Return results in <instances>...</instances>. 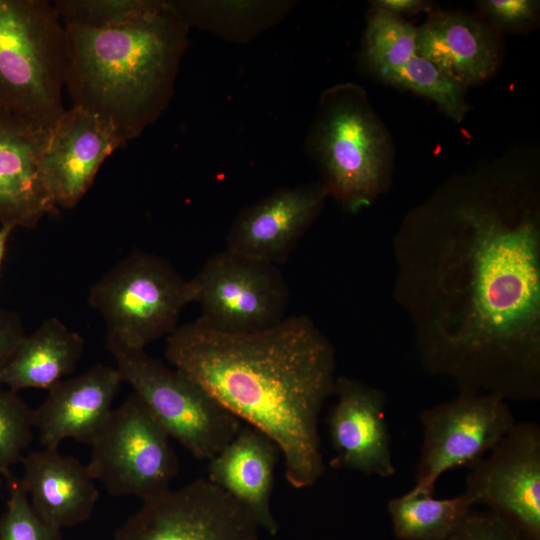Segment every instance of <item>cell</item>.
I'll return each mask as SVG.
<instances>
[{
	"instance_id": "26",
	"label": "cell",
	"mask_w": 540,
	"mask_h": 540,
	"mask_svg": "<svg viewBox=\"0 0 540 540\" xmlns=\"http://www.w3.org/2000/svg\"><path fill=\"white\" fill-rule=\"evenodd\" d=\"M158 0H57L53 1L64 26L105 29L137 20Z\"/></svg>"
},
{
	"instance_id": "18",
	"label": "cell",
	"mask_w": 540,
	"mask_h": 540,
	"mask_svg": "<svg viewBox=\"0 0 540 540\" xmlns=\"http://www.w3.org/2000/svg\"><path fill=\"white\" fill-rule=\"evenodd\" d=\"M19 479L36 514L62 531L87 521L99 498L86 465L63 455L58 448H43L24 455Z\"/></svg>"
},
{
	"instance_id": "5",
	"label": "cell",
	"mask_w": 540,
	"mask_h": 540,
	"mask_svg": "<svg viewBox=\"0 0 540 540\" xmlns=\"http://www.w3.org/2000/svg\"><path fill=\"white\" fill-rule=\"evenodd\" d=\"M70 60L53 2L0 0V106L51 128L65 113Z\"/></svg>"
},
{
	"instance_id": "6",
	"label": "cell",
	"mask_w": 540,
	"mask_h": 540,
	"mask_svg": "<svg viewBox=\"0 0 540 540\" xmlns=\"http://www.w3.org/2000/svg\"><path fill=\"white\" fill-rule=\"evenodd\" d=\"M88 302L103 318L107 340L133 350L172 334L191 303L188 280L163 257L142 250L99 278Z\"/></svg>"
},
{
	"instance_id": "29",
	"label": "cell",
	"mask_w": 540,
	"mask_h": 540,
	"mask_svg": "<svg viewBox=\"0 0 540 540\" xmlns=\"http://www.w3.org/2000/svg\"><path fill=\"white\" fill-rule=\"evenodd\" d=\"M444 540H528L516 527L496 513L470 510Z\"/></svg>"
},
{
	"instance_id": "12",
	"label": "cell",
	"mask_w": 540,
	"mask_h": 540,
	"mask_svg": "<svg viewBox=\"0 0 540 540\" xmlns=\"http://www.w3.org/2000/svg\"><path fill=\"white\" fill-rule=\"evenodd\" d=\"M463 494L540 540V428L516 423L482 459L469 467Z\"/></svg>"
},
{
	"instance_id": "13",
	"label": "cell",
	"mask_w": 540,
	"mask_h": 540,
	"mask_svg": "<svg viewBox=\"0 0 540 540\" xmlns=\"http://www.w3.org/2000/svg\"><path fill=\"white\" fill-rule=\"evenodd\" d=\"M328 194L320 181L281 187L243 208L225 249L279 266L321 213Z\"/></svg>"
},
{
	"instance_id": "30",
	"label": "cell",
	"mask_w": 540,
	"mask_h": 540,
	"mask_svg": "<svg viewBox=\"0 0 540 540\" xmlns=\"http://www.w3.org/2000/svg\"><path fill=\"white\" fill-rule=\"evenodd\" d=\"M478 6L497 27L510 31L529 26L539 13L535 0H485Z\"/></svg>"
},
{
	"instance_id": "27",
	"label": "cell",
	"mask_w": 540,
	"mask_h": 540,
	"mask_svg": "<svg viewBox=\"0 0 540 540\" xmlns=\"http://www.w3.org/2000/svg\"><path fill=\"white\" fill-rule=\"evenodd\" d=\"M33 409L17 392L0 385V474L11 478L33 439Z\"/></svg>"
},
{
	"instance_id": "8",
	"label": "cell",
	"mask_w": 540,
	"mask_h": 540,
	"mask_svg": "<svg viewBox=\"0 0 540 540\" xmlns=\"http://www.w3.org/2000/svg\"><path fill=\"white\" fill-rule=\"evenodd\" d=\"M90 445L88 472L113 496L148 500L169 490L178 473L169 435L134 393L112 409Z\"/></svg>"
},
{
	"instance_id": "21",
	"label": "cell",
	"mask_w": 540,
	"mask_h": 540,
	"mask_svg": "<svg viewBox=\"0 0 540 540\" xmlns=\"http://www.w3.org/2000/svg\"><path fill=\"white\" fill-rule=\"evenodd\" d=\"M84 351V340L56 317L25 335L0 369V385L15 392L49 390L73 372Z\"/></svg>"
},
{
	"instance_id": "22",
	"label": "cell",
	"mask_w": 540,
	"mask_h": 540,
	"mask_svg": "<svg viewBox=\"0 0 540 540\" xmlns=\"http://www.w3.org/2000/svg\"><path fill=\"white\" fill-rule=\"evenodd\" d=\"M175 14L197 27L234 43L244 44L279 23L293 1L168 0Z\"/></svg>"
},
{
	"instance_id": "20",
	"label": "cell",
	"mask_w": 540,
	"mask_h": 540,
	"mask_svg": "<svg viewBox=\"0 0 540 540\" xmlns=\"http://www.w3.org/2000/svg\"><path fill=\"white\" fill-rule=\"evenodd\" d=\"M416 55L466 87L488 79L501 54L496 36L482 21L458 12H440L417 28Z\"/></svg>"
},
{
	"instance_id": "9",
	"label": "cell",
	"mask_w": 540,
	"mask_h": 540,
	"mask_svg": "<svg viewBox=\"0 0 540 540\" xmlns=\"http://www.w3.org/2000/svg\"><path fill=\"white\" fill-rule=\"evenodd\" d=\"M188 287L198 319L216 331L256 332L287 317L290 292L279 267L227 249L212 255Z\"/></svg>"
},
{
	"instance_id": "23",
	"label": "cell",
	"mask_w": 540,
	"mask_h": 540,
	"mask_svg": "<svg viewBox=\"0 0 540 540\" xmlns=\"http://www.w3.org/2000/svg\"><path fill=\"white\" fill-rule=\"evenodd\" d=\"M472 507L463 493L437 499L412 490L387 504L393 533L399 540H444Z\"/></svg>"
},
{
	"instance_id": "33",
	"label": "cell",
	"mask_w": 540,
	"mask_h": 540,
	"mask_svg": "<svg viewBox=\"0 0 540 540\" xmlns=\"http://www.w3.org/2000/svg\"><path fill=\"white\" fill-rule=\"evenodd\" d=\"M14 229L15 227L12 225H1L0 227V270L5 257L9 237Z\"/></svg>"
},
{
	"instance_id": "19",
	"label": "cell",
	"mask_w": 540,
	"mask_h": 540,
	"mask_svg": "<svg viewBox=\"0 0 540 540\" xmlns=\"http://www.w3.org/2000/svg\"><path fill=\"white\" fill-rule=\"evenodd\" d=\"M279 455L273 441L248 425L242 426L236 436L208 461L207 479L245 507L261 530L272 536L279 531L271 508Z\"/></svg>"
},
{
	"instance_id": "7",
	"label": "cell",
	"mask_w": 540,
	"mask_h": 540,
	"mask_svg": "<svg viewBox=\"0 0 540 540\" xmlns=\"http://www.w3.org/2000/svg\"><path fill=\"white\" fill-rule=\"evenodd\" d=\"M123 382L170 438L193 457L211 460L242 428L241 421L200 385L146 354L106 342Z\"/></svg>"
},
{
	"instance_id": "28",
	"label": "cell",
	"mask_w": 540,
	"mask_h": 540,
	"mask_svg": "<svg viewBox=\"0 0 540 540\" xmlns=\"http://www.w3.org/2000/svg\"><path fill=\"white\" fill-rule=\"evenodd\" d=\"M9 498L0 517V540H62L61 531L34 511L19 479H8Z\"/></svg>"
},
{
	"instance_id": "14",
	"label": "cell",
	"mask_w": 540,
	"mask_h": 540,
	"mask_svg": "<svg viewBox=\"0 0 540 540\" xmlns=\"http://www.w3.org/2000/svg\"><path fill=\"white\" fill-rule=\"evenodd\" d=\"M336 402L328 416L334 470L388 478L396 467L385 421V393L359 380L337 376Z\"/></svg>"
},
{
	"instance_id": "10",
	"label": "cell",
	"mask_w": 540,
	"mask_h": 540,
	"mask_svg": "<svg viewBox=\"0 0 540 540\" xmlns=\"http://www.w3.org/2000/svg\"><path fill=\"white\" fill-rule=\"evenodd\" d=\"M419 419L423 440L411 490L428 495L443 473L484 458L516 424L502 397L463 392L422 410Z\"/></svg>"
},
{
	"instance_id": "11",
	"label": "cell",
	"mask_w": 540,
	"mask_h": 540,
	"mask_svg": "<svg viewBox=\"0 0 540 540\" xmlns=\"http://www.w3.org/2000/svg\"><path fill=\"white\" fill-rule=\"evenodd\" d=\"M253 515L207 478L142 501L113 540H259Z\"/></svg>"
},
{
	"instance_id": "24",
	"label": "cell",
	"mask_w": 540,
	"mask_h": 540,
	"mask_svg": "<svg viewBox=\"0 0 540 540\" xmlns=\"http://www.w3.org/2000/svg\"><path fill=\"white\" fill-rule=\"evenodd\" d=\"M416 36L417 28L403 18L372 7L363 36V61L387 82L416 55Z\"/></svg>"
},
{
	"instance_id": "1",
	"label": "cell",
	"mask_w": 540,
	"mask_h": 540,
	"mask_svg": "<svg viewBox=\"0 0 540 540\" xmlns=\"http://www.w3.org/2000/svg\"><path fill=\"white\" fill-rule=\"evenodd\" d=\"M393 297L420 362L459 392L540 398V207L536 179L449 182L394 236Z\"/></svg>"
},
{
	"instance_id": "32",
	"label": "cell",
	"mask_w": 540,
	"mask_h": 540,
	"mask_svg": "<svg viewBox=\"0 0 540 540\" xmlns=\"http://www.w3.org/2000/svg\"><path fill=\"white\" fill-rule=\"evenodd\" d=\"M371 5L399 17L417 14L431 6L430 2L425 0H375Z\"/></svg>"
},
{
	"instance_id": "4",
	"label": "cell",
	"mask_w": 540,
	"mask_h": 540,
	"mask_svg": "<svg viewBox=\"0 0 540 540\" xmlns=\"http://www.w3.org/2000/svg\"><path fill=\"white\" fill-rule=\"evenodd\" d=\"M306 150L328 197L351 212L368 207L387 188L389 140L356 85L340 84L324 91Z\"/></svg>"
},
{
	"instance_id": "25",
	"label": "cell",
	"mask_w": 540,
	"mask_h": 540,
	"mask_svg": "<svg viewBox=\"0 0 540 540\" xmlns=\"http://www.w3.org/2000/svg\"><path fill=\"white\" fill-rule=\"evenodd\" d=\"M387 83L413 91L432 100L449 118L461 122L469 110L465 87L428 60L415 55Z\"/></svg>"
},
{
	"instance_id": "31",
	"label": "cell",
	"mask_w": 540,
	"mask_h": 540,
	"mask_svg": "<svg viewBox=\"0 0 540 540\" xmlns=\"http://www.w3.org/2000/svg\"><path fill=\"white\" fill-rule=\"evenodd\" d=\"M25 335L20 317L14 312L0 309V369Z\"/></svg>"
},
{
	"instance_id": "2",
	"label": "cell",
	"mask_w": 540,
	"mask_h": 540,
	"mask_svg": "<svg viewBox=\"0 0 540 540\" xmlns=\"http://www.w3.org/2000/svg\"><path fill=\"white\" fill-rule=\"evenodd\" d=\"M165 357L228 412L279 449L287 482L313 486L325 472L319 416L334 394L336 350L306 315L250 333L199 319L166 337Z\"/></svg>"
},
{
	"instance_id": "3",
	"label": "cell",
	"mask_w": 540,
	"mask_h": 540,
	"mask_svg": "<svg viewBox=\"0 0 540 540\" xmlns=\"http://www.w3.org/2000/svg\"><path fill=\"white\" fill-rule=\"evenodd\" d=\"M70 60L65 89L72 106L110 125L126 144L167 108L190 28L168 0L126 25L65 26Z\"/></svg>"
},
{
	"instance_id": "15",
	"label": "cell",
	"mask_w": 540,
	"mask_h": 540,
	"mask_svg": "<svg viewBox=\"0 0 540 540\" xmlns=\"http://www.w3.org/2000/svg\"><path fill=\"white\" fill-rule=\"evenodd\" d=\"M123 145L115 130L96 115L74 106L66 109L49 130L41 163L57 208L76 206L103 162Z\"/></svg>"
},
{
	"instance_id": "17",
	"label": "cell",
	"mask_w": 540,
	"mask_h": 540,
	"mask_svg": "<svg viewBox=\"0 0 540 540\" xmlns=\"http://www.w3.org/2000/svg\"><path fill=\"white\" fill-rule=\"evenodd\" d=\"M122 382L116 366L97 363L51 387L33 409L34 429L43 448H58L66 439L91 444L108 419Z\"/></svg>"
},
{
	"instance_id": "16",
	"label": "cell",
	"mask_w": 540,
	"mask_h": 540,
	"mask_svg": "<svg viewBox=\"0 0 540 540\" xmlns=\"http://www.w3.org/2000/svg\"><path fill=\"white\" fill-rule=\"evenodd\" d=\"M50 128L0 106V224L34 228L57 206L41 163Z\"/></svg>"
}]
</instances>
